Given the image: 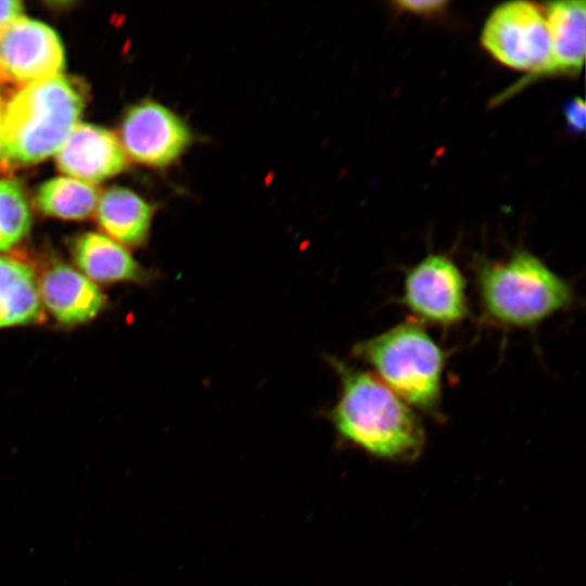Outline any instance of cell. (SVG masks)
<instances>
[{
  "mask_svg": "<svg viewBox=\"0 0 586 586\" xmlns=\"http://www.w3.org/2000/svg\"><path fill=\"white\" fill-rule=\"evenodd\" d=\"M341 392L330 412L340 437L378 459L412 462L425 446L419 416L374 374L333 360Z\"/></svg>",
  "mask_w": 586,
  "mask_h": 586,
  "instance_id": "obj_1",
  "label": "cell"
},
{
  "mask_svg": "<svg viewBox=\"0 0 586 586\" xmlns=\"http://www.w3.org/2000/svg\"><path fill=\"white\" fill-rule=\"evenodd\" d=\"M85 102L82 84L63 74L20 89L4 106L2 169L33 165L59 151L78 124Z\"/></svg>",
  "mask_w": 586,
  "mask_h": 586,
  "instance_id": "obj_2",
  "label": "cell"
},
{
  "mask_svg": "<svg viewBox=\"0 0 586 586\" xmlns=\"http://www.w3.org/2000/svg\"><path fill=\"white\" fill-rule=\"evenodd\" d=\"M4 106H5V103H4L3 99H2V97L0 95V144H1V133H2V125H3Z\"/></svg>",
  "mask_w": 586,
  "mask_h": 586,
  "instance_id": "obj_20",
  "label": "cell"
},
{
  "mask_svg": "<svg viewBox=\"0 0 586 586\" xmlns=\"http://www.w3.org/2000/svg\"><path fill=\"white\" fill-rule=\"evenodd\" d=\"M476 286L486 318L506 328L535 327L575 300L572 285L525 250L481 263Z\"/></svg>",
  "mask_w": 586,
  "mask_h": 586,
  "instance_id": "obj_3",
  "label": "cell"
},
{
  "mask_svg": "<svg viewBox=\"0 0 586 586\" xmlns=\"http://www.w3.org/2000/svg\"><path fill=\"white\" fill-rule=\"evenodd\" d=\"M353 353L407 405L440 417L446 353L422 327L406 321L357 343Z\"/></svg>",
  "mask_w": 586,
  "mask_h": 586,
  "instance_id": "obj_4",
  "label": "cell"
},
{
  "mask_svg": "<svg viewBox=\"0 0 586 586\" xmlns=\"http://www.w3.org/2000/svg\"><path fill=\"white\" fill-rule=\"evenodd\" d=\"M60 171L76 180L99 182L122 173L127 155L116 136L100 126L80 123L56 153Z\"/></svg>",
  "mask_w": 586,
  "mask_h": 586,
  "instance_id": "obj_9",
  "label": "cell"
},
{
  "mask_svg": "<svg viewBox=\"0 0 586 586\" xmlns=\"http://www.w3.org/2000/svg\"><path fill=\"white\" fill-rule=\"evenodd\" d=\"M481 41L500 63L534 75L547 74L550 41L545 12L530 1H509L486 20Z\"/></svg>",
  "mask_w": 586,
  "mask_h": 586,
  "instance_id": "obj_5",
  "label": "cell"
},
{
  "mask_svg": "<svg viewBox=\"0 0 586 586\" xmlns=\"http://www.w3.org/2000/svg\"><path fill=\"white\" fill-rule=\"evenodd\" d=\"M64 68V48L47 24L18 16L0 34V80L20 87L53 78Z\"/></svg>",
  "mask_w": 586,
  "mask_h": 586,
  "instance_id": "obj_7",
  "label": "cell"
},
{
  "mask_svg": "<svg viewBox=\"0 0 586 586\" xmlns=\"http://www.w3.org/2000/svg\"><path fill=\"white\" fill-rule=\"evenodd\" d=\"M447 3L443 0H402L394 4L397 9L415 14H434L444 10Z\"/></svg>",
  "mask_w": 586,
  "mask_h": 586,
  "instance_id": "obj_18",
  "label": "cell"
},
{
  "mask_svg": "<svg viewBox=\"0 0 586 586\" xmlns=\"http://www.w3.org/2000/svg\"><path fill=\"white\" fill-rule=\"evenodd\" d=\"M154 209L136 192L113 187L101 195L97 216L101 228L115 241L139 246L149 235Z\"/></svg>",
  "mask_w": 586,
  "mask_h": 586,
  "instance_id": "obj_12",
  "label": "cell"
},
{
  "mask_svg": "<svg viewBox=\"0 0 586 586\" xmlns=\"http://www.w3.org/2000/svg\"><path fill=\"white\" fill-rule=\"evenodd\" d=\"M30 212L20 183L0 179V251L18 243L30 228Z\"/></svg>",
  "mask_w": 586,
  "mask_h": 586,
  "instance_id": "obj_16",
  "label": "cell"
},
{
  "mask_svg": "<svg viewBox=\"0 0 586 586\" xmlns=\"http://www.w3.org/2000/svg\"><path fill=\"white\" fill-rule=\"evenodd\" d=\"M119 135L127 156L136 163L156 168L175 163L193 140L191 129L180 116L152 100L127 110Z\"/></svg>",
  "mask_w": 586,
  "mask_h": 586,
  "instance_id": "obj_8",
  "label": "cell"
},
{
  "mask_svg": "<svg viewBox=\"0 0 586 586\" xmlns=\"http://www.w3.org/2000/svg\"><path fill=\"white\" fill-rule=\"evenodd\" d=\"M565 122L570 130L579 132L585 128V103L582 98L574 97L563 109Z\"/></svg>",
  "mask_w": 586,
  "mask_h": 586,
  "instance_id": "obj_17",
  "label": "cell"
},
{
  "mask_svg": "<svg viewBox=\"0 0 586 586\" xmlns=\"http://www.w3.org/2000/svg\"><path fill=\"white\" fill-rule=\"evenodd\" d=\"M74 259L85 276L100 282L139 281L144 271L117 242L95 232L80 235L74 244Z\"/></svg>",
  "mask_w": 586,
  "mask_h": 586,
  "instance_id": "obj_13",
  "label": "cell"
},
{
  "mask_svg": "<svg viewBox=\"0 0 586 586\" xmlns=\"http://www.w3.org/2000/svg\"><path fill=\"white\" fill-rule=\"evenodd\" d=\"M23 11V4L17 0H3L0 1V34L11 24L15 18L21 16Z\"/></svg>",
  "mask_w": 586,
  "mask_h": 586,
  "instance_id": "obj_19",
  "label": "cell"
},
{
  "mask_svg": "<svg viewBox=\"0 0 586 586\" xmlns=\"http://www.w3.org/2000/svg\"><path fill=\"white\" fill-rule=\"evenodd\" d=\"M466 279L444 254H429L405 275L400 302L420 321L451 327L469 315Z\"/></svg>",
  "mask_w": 586,
  "mask_h": 586,
  "instance_id": "obj_6",
  "label": "cell"
},
{
  "mask_svg": "<svg viewBox=\"0 0 586 586\" xmlns=\"http://www.w3.org/2000/svg\"><path fill=\"white\" fill-rule=\"evenodd\" d=\"M41 317L38 284L25 263L0 255V328L30 323Z\"/></svg>",
  "mask_w": 586,
  "mask_h": 586,
  "instance_id": "obj_14",
  "label": "cell"
},
{
  "mask_svg": "<svg viewBox=\"0 0 586 586\" xmlns=\"http://www.w3.org/2000/svg\"><path fill=\"white\" fill-rule=\"evenodd\" d=\"M40 301L56 320L76 324L92 319L102 308L104 296L85 275L58 263L41 276Z\"/></svg>",
  "mask_w": 586,
  "mask_h": 586,
  "instance_id": "obj_10",
  "label": "cell"
},
{
  "mask_svg": "<svg viewBox=\"0 0 586 586\" xmlns=\"http://www.w3.org/2000/svg\"><path fill=\"white\" fill-rule=\"evenodd\" d=\"M99 190L74 178L58 177L44 181L36 191L38 208L48 216L81 220L93 214Z\"/></svg>",
  "mask_w": 586,
  "mask_h": 586,
  "instance_id": "obj_15",
  "label": "cell"
},
{
  "mask_svg": "<svg viewBox=\"0 0 586 586\" xmlns=\"http://www.w3.org/2000/svg\"><path fill=\"white\" fill-rule=\"evenodd\" d=\"M586 3L583 0L553 1L545 10L550 61L547 74H576L585 56Z\"/></svg>",
  "mask_w": 586,
  "mask_h": 586,
  "instance_id": "obj_11",
  "label": "cell"
}]
</instances>
